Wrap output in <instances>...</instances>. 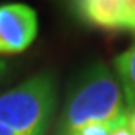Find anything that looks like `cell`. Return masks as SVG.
Masks as SVG:
<instances>
[{"label":"cell","mask_w":135,"mask_h":135,"mask_svg":"<svg viewBox=\"0 0 135 135\" xmlns=\"http://www.w3.org/2000/svg\"><path fill=\"white\" fill-rule=\"evenodd\" d=\"M125 114L124 93L119 81L106 65L94 64L73 85L65 103L60 129L67 135L90 124L115 122Z\"/></svg>","instance_id":"cell-1"},{"label":"cell","mask_w":135,"mask_h":135,"mask_svg":"<svg viewBox=\"0 0 135 135\" xmlns=\"http://www.w3.org/2000/svg\"><path fill=\"white\" fill-rule=\"evenodd\" d=\"M55 103V85L49 73L31 76L0 94V125L15 135H44Z\"/></svg>","instance_id":"cell-2"},{"label":"cell","mask_w":135,"mask_h":135,"mask_svg":"<svg viewBox=\"0 0 135 135\" xmlns=\"http://www.w3.org/2000/svg\"><path fill=\"white\" fill-rule=\"evenodd\" d=\"M37 34V15L31 7L8 3L0 7V54H18Z\"/></svg>","instance_id":"cell-3"},{"label":"cell","mask_w":135,"mask_h":135,"mask_svg":"<svg viewBox=\"0 0 135 135\" xmlns=\"http://www.w3.org/2000/svg\"><path fill=\"white\" fill-rule=\"evenodd\" d=\"M73 8L83 21L109 31H135V0H81Z\"/></svg>","instance_id":"cell-4"},{"label":"cell","mask_w":135,"mask_h":135,"mask_svg":"<svg viewBox=\"0 0 135 135\" xmlns=\"http://www.w3.org/2000/svg\"><path fill=\"white\" fill-rule=\"evenodd\" d=\"M114 67L120 80V88L125 103L130 109L135 108V41L127 51L114 59Z\"/></svg>","instance_id":"cell-5"},{"label":"cell","mask_w":135,"mask_h":135,"mask_svg":"<svg viewBox=\"0 0 135 135\" xmlns=\"http://www.w3.org/2000/svg\"><path fill=\"white\" fill-rule=\"evenodd\" d=\"M120 120V119H119ZM119 120L115 122H106V124H90V125H85V127H80L67 135H111L114 125L117 124Z\"/></svg>","instance_id":"cell-6"},{"label":"cell","mask_w":135,"mask_h":135,"mask_svg":"<svg viewBox=\"0 0 135 135\" xmlns=\"http://www.w3.org/2000/svg\"><path fill=\"white\" fill-rule=\"evenodd\" d=\"M111 135H133V133L130 132V129H129L127 122H125V115L114 125V129H112Z\"/></svg>","instance_id":"cell-7"},{"label":"cell","mask_w":135,"mask_h":135,"mask_svg":"<svg viewBox=\"0 0 135 135\" xmlns=\"http://www.w3.org/2000/svg\"><path fill=\"white\" fill-rule=\"evenodd\" d=\"M125 122H127L130 132L135 135V108H133V109H130L127 114H125Z\"/></svg>","instance_id":"cell-8"},{"label":"cell","mask_w":135,"mask_h":135,"mask_svg":"<svg viewBox=\"0 0 135 135\" xmlns=\"http://www.w3.org/2000/svg\"><path fill=\"white\" fill-rule=\"evenodd\" d=\"M0 135H15L12 130H8V129H5L3 125H0Z\"/></svg>","instance_id":"cell-9"},{"label":"cell","mask_w":135,"mask_h":135,"mask_svg":"<svg viewBox=\"0 0 135 135\" xmlns=\"http://www.w3.org/2000/svg\"><path fill=\"white\" fill-rule=\"evenodd\" d=\"M5 70H7V64H5L3 60H0V76L5 73Z\"/></svg>","instance_id":"cell-10"}]
</instances>
